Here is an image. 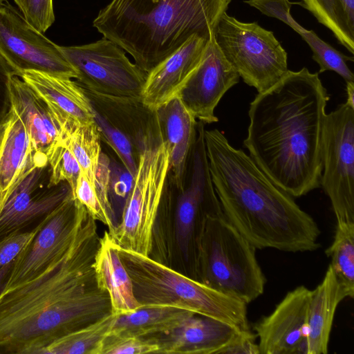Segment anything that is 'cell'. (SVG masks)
Returning a JSON list of instances; mask_svg holds the SVG:
<instances>
[{
    "mask_svg": "<svg viewBox=\"0 0 354 354\" xmlns=\"http://www.w3.org/2000/svg\"><path fill=\"white\" fill-rule=\"evenodd\" d=\"M346 84L347 98L345 103L351 108L354 109V82L348 81L346 82Z\"/></svg>",
    "mask_w": 354,
    "mask_h": 354,
    "instance_id": "cell-42",
    "label": "cell"
},
{
    "mask_svg": "<svg viewBox=\"0 0 354 354\" xmlns=\"http://www.w3.org/2000/svg\"><path fill=\"white\" fill-rule=\"evenodd\" d=\"M93 269L97 287L109 296L112 313L124 315L141 306L134 295L132 281L119 256L118 245L107 231L100 239Z\"/></svg>",
    "mask_w": 354,
    "mask_h": 354,
    "instance_id": "cell-24",
    "label": "cell"
},
{
    "mask_svg": "<svg viewBox=\"0 0 354 354\" xmlns=\"http://www.w3.org/2000/svg\"><path fill=\"white\" fill-rule=\"evenodd\" d=\"M12 75H17L16 72L0 53V124L6 122L10 118L12 104L9 79Z\"/></svg>",
    "mask_w": 354,
    "mask_h": 354,
    "instance_id": "cell-39",
    "label": "cell"
},
{
    "mask_svg": "<svg viewBox=\"0 0 354 354\" xmlns=\"http://www.w3.org/2000/svg\"><path fill=\"white\" fill-rule=\"evenodd\" d=\"M48 162L28 171L16 183L0 212V240L38 224L73 195L69 184L49 185Z\"/></svg>",
    "mask_w": 354,
    "mask_h": 354,
    "instance_id": "cell-14",
    "label": "cell"
},
{
    "mask_svg": "<svg viewBox=\"0 0 354 354\" xmlns=\"http://www.w3.org/2000/svg\"><path fill=\"white\" fill-rule=\"evenodd\" d=\"M119 256L141 306H169L250 330L247 304L185 276L150 257L121 248Z\"/></svg>",
    "mask_w": 354,
    "mask_h": 354,
    "instance_id": "cell-5",
    "label": "cell"
},
{
    "mask_svg": "<svg viewBox=\"0 0 354 354\" xmlns=\"http://www.w3.org/2000/svg\"><path fill=\"white\" fill-rule=\"evenodd\" d=\"M86 212L72 195L45 217L32 239L15 259L5 289L36 277L64 252Z\"/></svg>",
    "mask_w": 354,
    "mask_h": 354,
    "instance_id": "cell-13",
    "label": "cell"
},
{
    "mask_svg": "<svg viewBox=\"0 0 354 354\" xmlns=\"http://www.w3.org/2000/svg\"><path fill=\"white\" fill-rule=\"evenodd\" d=\"M26 21L44 33L54 23L53 0H14Z\"/></svg>",
    "mask_w": 354,
    "mask_h": 354,
    "instance_id": "cell-36",
    "label": "cell"
},
{
    "mask_svg": "<svg viewBox=\"0 0 354 354\" xmlns=\"http://www.w3.org/2000/svg\"><path fill=\"white\" fill-rule=\"evenodd\" d=\"M329 98L319 73L304 67L289 70L250 104L243 145L261 169L292 197L320 187Z\"/></svg>",
    "mask_w": 354,
    "mask_h": 354,
    "instance_id": "cell-2",
    "label": "cell"
},
{
    "mask_svg": "<svg viewBox=\"0 0 354 354\" xmlns=\"http://www.w3.org/2000/svg\"><path fill=\"white\" fill-rule=\"evenodd\" d=\"M162 140L169 155L170 180L176 188L185 187L188 165L197 135L196 119L176 96L155 110Z\"/></svg>",
    "mask_w": 354,
    "mask_h": 354,
    "instance_id": "cell-18",
    "label": "cell"
},
{
    "mask_svg": "<svg viewBox=\"0 0 354 354\" xmlns=\"http://www.w3.org/2000/svg\"><path fill=\"white\" fill-rule=\"evenodd\" d=\"M117 316L111 313L65 335L46 345L40 354H100L102 343L110 333Z\"/></svg>",
    "mask_w": 354,
    "mask_h": 354,
    "instance_id": "cell-30",
    "label": "cell"
},
{
    "mask_svg": "<svg viewBox=\"0 0 354 354\" xmlns=\"http://www.w3.org/2000/svg\"><path fill=\"white\" fill-rule=\"evenodd\" d=\"M231 0H112L93 26L150 72L194 35L207 40Z\"/></svg>",
    "mask_w": 354,
    "mask_h": 354,
    "instance_id": "cell-4",
    "label": "cell"
},
{
    "mask_svg": "<svg viewBox=\"0 0 354 354\" xmlns=\"http://www.w3.org/2000/svg\"><path fill=\"white\" fill-rule=\"evenodd\" d=\"M297 4L312 13L353 55L354 0H301Z\"/></svg>",
    "mask_w": 354,
    "mask_h": 354,
    "instance_id": "cell-28",
    "label": "cell"
},
{
    "mask_svg": "<svg viewBox=\"0 0 354 354\" xmlns=\"http://www.w3.org/2000/svg\"><path fill=\"white\" fill-rule=\"evenodd\" d=\"M93 113L94 121L98 128L100 137H102L113 149L125 169L134 176L140 153L126 134L114 127L104 115L94 109Z\"/></svg>",
    "mask_w": 354,
    "mask_h": 354,
    "instance_id": "cell-33",
    "label": "cell"
},
{
    "mask_svg": "<svg viewBox=\"0 0 354 354\" xmlns=\"http://www.w3.org/2000/svg\"><path fill=\"white\" fill-rule=\"evenodd\" d=\"M0 53L19 77L26 71H37L77 78L59 46L31 26L6 1L0 3Z\"/></svg>",
    "mask_w": 354,
    "mask_h": 354,
    "instance_id": "cell-12",
    "label": "cell"
},
{
    "mask_svg": "<svg viewBox=\"0 0 354 354\" xmlns=\"http://www.w3.org/2000/svg\"><path fill=\"white\" fill-rule=\"evenodd\" d=\"M48 158L35 149L24 125L12 109L0 146V212L16 183Z\"/></svg>",
    "mask_w": 354,
    "mask_h": 354,
    "instance_id": "cell-23",
    "label": "cell"
},
{
    "mask_svg": "<svg viewBox=\"0 0 354 354\" xmlns=\"http://www.w3.org/2000/svg\"><path fill=\"white\" fill-rule=\"evenodd\" d=\"M204 124L197 123V135L189 159V177L176 201L175 239L197 279L198 246L207 219L224 216L209 169L204 141Z\"/></svg>",
    "mask_w": 354,
    "mask_h": 354,
    "instance_id": "cell-9",
    "label": "cell"
},
{
    "mask_svg": "<svg viewBox=\"0 0 354 354\" xmlns=\"http://www.w3.org/2000/svg\"><path fill=\"white\" fill-rule=\"evenodd\" d=\"M40 224L41 222L30 230L13 233L0 240V268L16 259L36 234Z\"/></svg>",
    "mask_w": 354,
    "mask_h": 354,
    "instance_id": "cell-37",
    "label": "cell"
},
{
    "mask_svg": "<svg viewBox=\"0 0 354 354\" xmlns=\"http://www.w3.org/2000/svg\"><path fill=\"white\" fill-rule=\"evenodd\" d=\"M311 294L304 286L295 288L254 324L261 354H306Z\"/></svg>",
    "mask_w": 354,
    "mask_h": 354,
    "instance_id": "cell-16",
    "label": "cell"
},
{
    "mask_svg": "<svg viewBox=\"0 0 354 354\" xmlns=\"http://www.w3.org/2000/svg\"><path fill=\"white\" fill-rule=\"evenodd\" d=\"M20 77L46 102L59 127L69 122H94L91 101L77 82L37 71L24 72Z\"/></svg>",
    "mask_w": 354,
    "mask_h": 354,
    "instance_id": "cell-22",
    "label": "cell"
},
{
    "mask_svg": "<svg viewBox=\"0 0 354 354\" xmlns=\"http://www.w3.org/2000/svg\"><path fill=\"white\" fill-rule=\"evenodd\" d=\"M59 47L83 88L103 95L140 99L147 73L112 41L104 37L88 44Z\"/></svg>",
    "mask_w": 354,
    "mask_h": 354,
    "instance_id": "cell-10",
    "label": "cell"
},
{
    "mask_svg": "<svg viewBox=\"0 0 354 354\" xmlns=\"http://www.w3.org/2000/svg\"><path fill=\"white\" fill-rule=\"evenodd\" d=\"M257 335L250 330L241 332L220 353V354H260Z\"/></svg>",
    "mask_w": 354,
    "mask_h": 354,
    "instance_id": "cell-40",
    "label": "cell"
},
{
    "mask_svg": "<svg viewBox=\"0 0 354 354\" xmlns=\"http://www.w3.org/2000/svg\"><path fill=\"white\" fill-rule=\"evenodd\" d=\"M207 41L192 36L147 73L140 94L145 106L155 111L178 95L200 62Z\"/></svg>",
    "mask_w": 354,
    "mask_h": 354,
    "instance_id": "cell-17",
    "label": "cell"
},
{
    "mask_svg": "<svg viewBox=\"0 0 354 354\" xmlns=\"http://www.w3.org/2000/svg\"><path fill=\"white\" fill-rule=\"evenodd\" d=\"M223 54L248 85L263 93L288 73L287 53L257 22H242L225 12L214 31Z\"/></svg>",
    "mask_w": 354,
    "mask_h": 354,
    "instance_id": "cell-8",
    "label": "cell"
},
{
    "mask_svg": "<svg viewBox=\"0 0 354 354\" xmlns=\"http://www.w3.org/2000/svg\"><path fill=\"white\" fill-rule=\"evenodd\" d=\"M61 142L77 159L81 171L94 185L101 155L100 134L95 121L88 124L71 122L60 128Z\"/></svg>",
    "mask_w": 354,
    "mask_h": 354,
    "instance_id": "cell-29",
    "label": "cell"
},
{
    "mask_svg": "<svg viewBox=\"0 0 354 354\" xmlns=\"http://www.w3.org/2000/svg\"><path fill=\"white\" fill-rule=\"evenodd\" d=\"M12 109L17 114L39 153L47 158L61 142L59 125L44 99L19 76L9 79Z\"/></svg>",
    "mask_w": 354,
    "mask_h": 354,
    "instance_id": "cell-20",
    "label": "cell"
},
{
    "mask_svg": "<svg viewBox=\"0 0 354 354\" xmlns=\"http://www.w3.org/2000/svg\"><path fill=\"white\" fill-rule=\"evenodd\" d=\"M244 2L259 10L262 14L281 21L298 32L311 49L312 57L319 66V73L332 71L346 82H354V75L346 64L348 60L353 62V57L342 54L324 41L314 31L300 26L290 15L292 6L297 3L288 0H246Z\"/></svg>",
    "mask_w": 354,
    "mask_h": 354,
    "instance_id": "cell-26",
    "label": "cell"
},
{
    "mask_svg": "<svg viewBox=\"0 0 354 354\" xmlns=\"http://www.w3.org/2000/svg\"><path fill=\"white\" fill-rule=\"evenodd\" d=\"M325 253L348 297H354V223H337L333 241Z\"/></svg>",
    "mask_w": 354,
    "mask_h": 354,
    "instance_id": "cell-32",
    "label": "cell"
},
{
    "mask_svg": "<svg viewBox=\"0 0 354 354\" xmlns=\"http://www.w3.org/2000/svg\"><path fill=\"white\" fill-rule=\"evenodd\" d=\"M14 263L15 260L0 268V295L8 284Z\"/></svg>",
    "mask_w": 354,
    "mask_h": 354,
    "instance_id": "cell-41",
    "label": "cell"
},
{
    "mask_svg": "<svg viewBox=\"0 0 354 354\" xmlns=\"http://www.w3.org/2000/svg\"><path fill=\"white\" fill-rule=\"evenodd\" d=\"M348 297L330 265L322 282L312 290L308 316L306 354L328 353V342L337 306Z\"/></svg>",
    "mask_w": 354,
    "mask_h": 354,
    "instance_id": "cell-25",
    "label": "cell"
},
{
    "mask_svg": "<svg viewBox=\"0 0 354 354\" xmlns=\"http://www.w3.org/2000/svg\"><path fill=\"white\" fill-rule=\"evenodd\" d=\"M86 212L68 248L31 279L0 295V353L40 354L54 340L111 313L97 287L93 262L100 245Z\"/></svg>",
    "mask_w": 354,
    "mask_h": 354,
    "instance_id": "cell-1",
    "label": "cell"
},
{
    "mask_svg": "<svg viewBox=\"0 0 354 354\" xmlns=\"http://www.w3.org/2000/svg\"><path fill=\"white\" fill-rule=\"evenodd\" d=\"M214 188L226 220L256 249L288 252L320 247L321 231L293 197L217 129L204 131Z\"/></svg>",
    "mask_w": 354,
    "mask_h": 354,
    "instance_id": "cell-3",
    "label": "cell"
},
{
    "mask_svg": "<svg viewBox=\"0 0 354 354\" xmlns=\"http://www.w3.org/2000/svg\"><path fill=\"white\" fill-rule=\"evenodd\" d=\"M195 313L169 306H140L118 315L110 333L138 337L165 334L182 325Z\"/></svg>",
    "mask_w": 354,
    "mask_h": 354,
    "instance_id": "cell-27",
    "label": "cell"
},
{
    "mask_svg": "<svg viewBox=\"0 0 354 354\" xmlns=\"http://www.w3.org/2000/svg\"><path fill=\"white\" fill-rule=\"evenodd\" d=\"M256 250L224 216L209 217L198 246V281L249 304L266 283Z\"/></svg>",
    "mask_w": 354,
    "mask_h": 354,
    "instance_id": "cell-6",
    "label": "cell"
},
{
    "mask_svg": "<svg viewBox=\"0 0 354 354\" xmlns=\"http://www.w3.org/2000/svg\"><path fill=\"white\" fill-rule=\"evenodd\" d=\"M169 173V155L162 140L140 153L121 220L113 232H108L120 248L150 257Z\"/></svg>",
    "mask_w": 354,
    "mask_h": 354,
    "instance_id": "cell-7",
    "label": "cell"
},
{
    "mask_svg": "<svg viewBox=\"0 0 354 354\" xmlns=\"http://www.w3.org/2000/svg\"><path fill=\"white\" fill-rule=\"evenodd\" d=\"M8 121H9V120H8ZM8 121H7L5 123L0 124V146L2 142L3 138V136L5 134V131H6V127L8 124Z\"/></svg>",
    "mask_w": 354,
    "mask_h": 354,
    "instance_id": "cell-43",
    "label": "cell"
},
{
    "mask_svg": "<svg viewBox=\"0 0 354 354\" xmlns=\"http://www.w3.org/2000/svg\"><path fill=\"white\" fill-rule=\"evenodd\" d=\"M320 186L336 223H354V109L344 103L326 114L322 137Z\"/></svg>",
    "mask_w": 354,
    "mask_h": 354,
    "instance_id": "cell-11",
    "label": "cell"
},
{
    "mask_svg": "<svg viewBox=\"0 0 354 354\" xmlns=\"http://www.w3.org/2000/svg\"><path fill=\"white\" fill-rule=\"evenodd\" d=\"M240 76L217 45L214 36L207 41L200 62L178 94L189 112L199 122H218L214 109Z\"/></svg>",
    "mask_w": 354,
    "mask_h": 354,
    "instance_id": "cell-15",
    "label": "cell"
},
{
    "mask_svg": "<svg viewBox=\"0 0 354 354\" xmlns=\"http://www.w3.org/2000/svg\"><path fill=\"white\" fill-rule=\"evenodd\" d=\"M109 180L107 172L99 171L93 185L81 171L73 196L96 221L106 225L110 233L115 230L118 222L109 197Z\"/></svg>",
    "mask_w": 354,
    "mask_h": 354,
    "instance_id": "cell-31",
    "label": "cell"
},
{
    "mask_svg": "<svg viewBox=\"0 0 354 354\" xmlns=\"http://www.w3.org/2000/svg\"><path fill=\"white\" fill-rule=\"evenodd\" d=\"M93 108L126 134L141 153L162 140L156 112L140 99L103 95L84 89Z\"/></svg>",
    "mask_w": 354,
    "mask_h": 354,
    "instance_id": "cell-21",
    "label": "cell"
},
{
    "mask_svg": "<svg viewBox=\"0 0 354 354\" xmlns=\"http://www.w3.org/2000/svg\"><path fill=\"white\" fill-rule=\"evenodd\" d=\"M153 337H138L109 333L103 340L100 354L159 353Z\"/></svg>",
    "mask_w": 354,
    "mask_h": 354,
    "instance_id": "cell-35",
    "label": "cell"
},
{
    "mask_svg": "<svg viewBox=\"0 0 354 354\" xmlns=\"http://www.w3.org/2000/svg\"><path fill=\"white\" fill-rule=\"evenodd\" d=\"M242 331L227 323L194 314L178 328L152 337L159 344V353L220 354Z\"/></svg>",
    "mask_w": 354,
    "mask_h": 354,
    "instance_id": "cell-19",
    "label": "cell"
},
{
    "mask_svg": "<svg viewBox=\"0 0 354 354\" xmlns=\"http://www.w3.org/2000/svg\"><path fill=\"white\" fill-rule=\"evenodd\" d=\"M7 1V0H0V3H3V2H4V1Z\"/></svg>",
    "mask_w": 354,
    "mask_h": 354,
    "instance_id": "cell-44",
    "label": "cell"
},
{
    "mask_svg": "<svg viewBox=\"0 0 354 354\" xmlns=\"http://www.w3.org/2000/svg\"><path fill=\"white\" fill-rule=\"evenodd\" d=\"M49 185L67 182L73 192L81 172L80 166L72 152L61 142L48 158Z\"/></svg>",
    "mask_w": 354,
    "mask_h": 354,
    "instance_id": "cell-34",
    "label": "cell"
},
{
    "mask_svg": "<svg viewBox=\"0 0 354 354\" xmlns=\"http://www.w3.org/2000/svg\"><path fill=\"white\" fill-rule=\"evenodd\" d=\"M133 183V176L125 167L110 158L109 193L111 201L113 198H122L125 201L132 188Z\"/></svg>",
    "mask_w": 354,
    "mask_h": 354,
    "instance_id": "cell-38",
    "label": "cell"
}]
</instances>
